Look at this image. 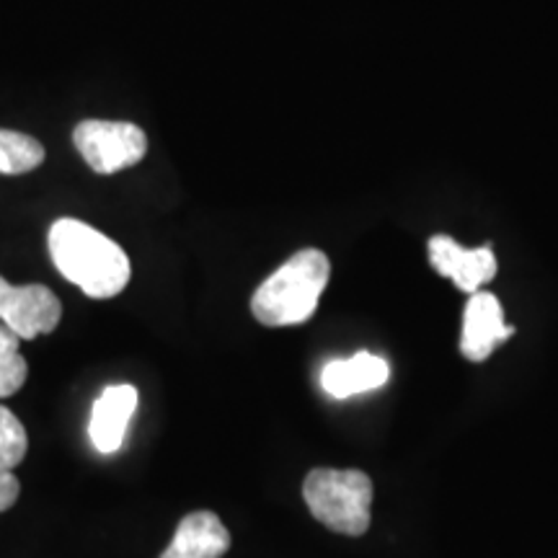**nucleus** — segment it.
I'll return each mask as SVG.
<instances>
[{
	"instance_id": "f257e3e1",
	"label": "nucleus",
	"mask_w": 558,
	"mask_h": 558,
	"mask_svg": "<svg viewBox=\"0 0 558 558\" xmlns=\"http://www.w3.org/2000/svg\"><path fill=\"white\" fill-rule=\"evenodd\" d=\"M47 243L60 275L88 298L107 300L128 288L132 277L130 256L120 243L90 228L88 222L75 218L54 220Z\"/></svg>"
},
{
	"instance_id": "f03ea898",
	"label": "nucleus",
	"mask_w": 558,
	"mask_h": 558,
	"mask_svg": "<svg viewBox=\"0 0 558 558\" xmlns=\"http://www.w3.org/2000/svg\"><path fill=\"white\" fill-rule=\"evenodd\" d=\"M331 277V262L324 251L303 248L288 259L251 298V313L262 326L282 329L313 318L318 300Z\"/></svg>"
},
{
	"instance_id": "7ed1b4c3",
	"label": "nucleus",
	"mask_w": 558,
	"mask_h": 558,
	"mask_svg": "<svg viewBox=\"0 0 558 558\" xmlns=\"http://www.w3.org/2000/svg\"><path fill=\"white\" fill-rule=\"evenodd\" d=\"M303 499L320 525L333 533H367L369 507H373V481L362 471L316 469L305 476Z\"/></svg>"
},
{
	"instance_id": "20e7f679",
	"label": "nucleus",
	"mask_w": 558,
	"mask_h": 558,
	"mask_svg": "<svg viewBox=\"0 0 558 558\" xmlns=\"http://www.w3.org/2000/svg\"><path fill=\"white\" fill-rule=\"evenodd\" d=\"M73 143L90 169L104 177L132 169L148 153V135L132 122L86 120L75 128Z\"/></svg>"
},
{
	"instance_id": "39448f33",
	"label": "nucleus",
	"mask_w": 558,
	"mask_h": 558,
	"mask_svg": "<svg viewBox=\"0 0 558 558\" xmlns=\"http://www.w3.org/2000/svg\"><path fill=\"white\" fill-rule=\"evenodd\" d=\"M62 318V303L45 284H11L0 277V320L21 341L52 333Z\"/></svg>"
},
{
	"instance_id": "423d86ee",
	"label": "nucleus",
	"mask_w": 558,
	"mask_h": 558,
	"mask_svg": "<svg viewBox=\"0 0 558 558\" xmlns=\"http://www.w3.org/2000/svg\"><path fill=\"white\" fill-rule=\"evenodd\" d=\"M429 262L439 275L452 279L458 290L471 295L497 277V256L492 248H463L448 235L429 241Z\"/></svg>"
},
{
	"instance_id": "0eeeda50",
	"label": "nucleus",
	"mask_w": 558,
	"mask_h": 558,
	"mask_svg": "<svg viewBox=\"0 0 558 558\" xmlns=\"http://www.w3.org/2000/svg\"><path fill=\"white\" fill-rule=\"evenodd\" d=\"M512 326L505 324V311L492 292H473L463 316L460 352L471 362H484L501 341L512 337Z\"/></svg>"
},
{
	"instance_id": "6e6552de",
	"label": "nucleus",
	"mask_w": 558,
	"mask_h": 558,
	"mask_svg": "<svg viewBox=\"0 0 558 558\" xmlns=\"http://www.w3.org/2000/svg\"><path fill=\"white\" fill-rule=\"evenodd\" d=\"M137 409V388L135 386H109L96 399L90 411L88 435L94 448L111 456L124 445L128 424Z\"/></svg>"
},
{
	"instance_id": "1a4fd4ad",
	"label": "nucleus",
	"mask_w": 558,
	"mask_h": 558,
	"mask_svg": "<svg viewBox=\"0 0 558 558\" xmlns=\"http://www.w3.org/2000/svg\"><path fill=\"white\" fill-rule=\"evenodd\" d=\"M388 378V362L369 352H357L349 360H333L320 369V386L333 399H349V396L378 390L386 386Z\"/></svg>"
},
{
	"instance_id": "9d476101",
	"label": "nucleus",
	"mask_w": 558,
	"mask_h": 558,
	"mask_svg": "<svg viewBox=\"0 0 558 558\" xmlns=\"http://www.w3.org/2000/svg\"><path fill=\"white\" fill-rule=\"evenodd\" d=\"M230 548V533L215 512H192L179 522L169 548L160 558H222Z\"/></svg>"
},
{
	"instance_id": "9b49d317",
	"label": "nucleus",
	"mask_w": 558,
	"mask_h": 558,
	"mask_svg": "<svg viewBox=\"0 0 558 558\" xmlns=\"http://www.w3.org/2000/svg\"><path fill=\"white\" fill-rule=\"evenodd\" d=\"M45 163V148L37 137L24 132L0 130V173H29Z\"/></svg>"
},
{
	"instance_id": "f8f14e48",
	"label": "nucleus",
	"mask_w": 558,
	"mask_h": 558,
	"mask_svg": "<svg viewBox=\"0 0 558 558\" xmlns=\"http://www.w3.org/2000/svg\"><path fill=\"white\" fill-rule=\"evenodd\" d=\"M26 375H29V365L21 354V339L9 326H0V399L19 393Z\"/></svg>"
},
{
	"instance_id": "ddd939ff",
	"label": "nucleus",
	"mask_w": 558,
	"mask_h": 558,
	"mask_svg": "<svg viewBox=\"0 0 558 558\" xmlns=\"http://www.w3.org/2000/svg\"><path fill=\"white\" fill-rule=\"evenodd\" d=\"M29 437L16 414L0 407V471H13L26 458Z\"/></svg>"
},
{
	"instance_id": "4468645a",
	"label": "nucleus",
	"mask_w": 558,
	"mask_h": 558,
	"mask_svg": "<svg viewBox=\"0 0 558 558\" xmlns=\"http://www.w3.org/2000/svg\"><path fill=\"white\" fill-rule=\"evenodd\" d=\"M21 484L19 478L13 476V471H0V512L11 509L19 501Z\"/></svg>"
}]
</instances>
